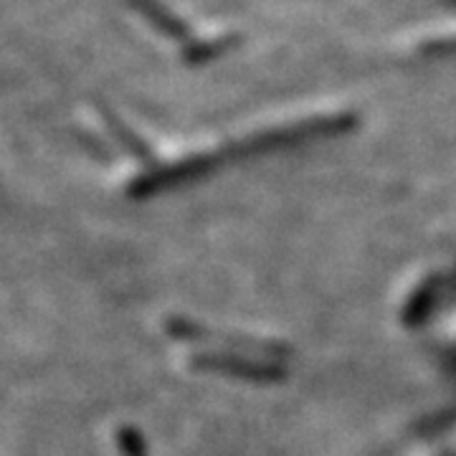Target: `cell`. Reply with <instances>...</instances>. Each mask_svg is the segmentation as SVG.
<instances>
[{"label":"cell","mask_w":456,"mask_h":456,"mask_svg":"<svg viewBox=\"0 0 456 456\" xmlns=\"http://www.w3.org/2000/svg\"><path fill=\"white\" fill-rule=\"evenodd\" d=\"M117 3L119 5L125 3L132 16L140 23H145L150 33L175 51L183 61H191V64L208 61L236 44V36L228 28L180 16L178 5L167 0H117Z\"/></svg>","instance_id":"1"}]
</instances>
